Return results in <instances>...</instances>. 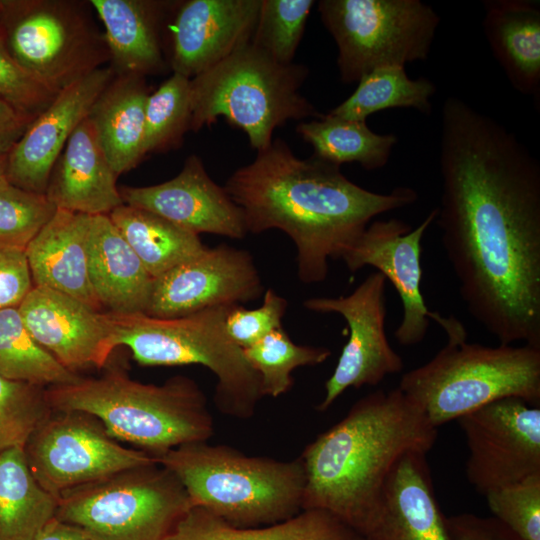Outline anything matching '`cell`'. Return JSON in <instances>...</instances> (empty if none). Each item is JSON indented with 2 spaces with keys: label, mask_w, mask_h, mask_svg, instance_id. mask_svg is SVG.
<instances>
[{
  "label": "cell",
  "mask_w": 540,
  "mask_h": 540,
  "mask_svg": "<svg viewBox=\"0 0 540 540\" xmlns=\"http://www.w3.org/2000/svg\"><path fill=\"white\" fill-rule=\"evenodd\" d=\"M452 540H523L495 517L461 513L446 517Z\"/></svg>",
  "instance_id": "obj_43"
},
{
  "label": "cell",
  "mask_w": 540,
  "mask_h": 540,
  "mask_svg": "<svg viewBox=\"0 0 540 540\" xmlns=\"http://www.w3.org/2000/svg\"><path fill=\"white\" fill-rule=\"evenodd\" d=\"M0 375L45 388L81 378L34 339L18 307L0 308Z\"/></svg>",
  "instance_id": "obj_33"
},
{
  "label": "cell",
  "mask_w": 540,
  "mask_h": 540,
  "mask_svg": "<svg viewBox=\"0 0 540 540\" xmlns=\"http://www.w3.org/2000/svg\"><path fill=\"white\" fill-rule=\"evenodd\" d=\"M55 211L45 194L7 185L0 190V244L25 249Z\"/></svg>",
  "instance_id": "obj_38"
},
{
  "label": "cell",
  "mask_w": 540,
  "mask_h": 540,
  "mask_svg": "<svg viewBox=\"0 0 540 540\" xmlns=\"http://www.w3.org/2000/svg\"><path fill=\"white\" fill-rule=\"evenodd\" d=\"M287 300L269 288L264 292L263 303L255 309L240 305L231 307L226 317V332L230 339L246 349L270 332L281 328L287 309Z\"/></svg>",
  "instance_id": "obj_41"
},
{
  "label": "cell",
  "mask_w": 540,
  "mask_h": 540,
  "mask_svg": "<svg viewBox=\"0 0 540 540\" xmlns=\"http://www.w3.org/2000/svg\"><path fill=\"white\" fill-rule=\"evenodd\" d=\"M23 451L36 481L58 498L127 469L157 463L151 454L120 444L95 417L76 411H53Z\"/></svg>",
  "instance_id": "obj_12"
},
{
  "label": "cell",
  "mask_w": 540,
  "mask_h": 540,
  "mask_svg": "<svg viewBox=\"0 0 540 540\" xmlns=\"http://www.w3.org/2000/svg\"><path fill=\"white\" fill-rule=\"evenodd\" d=\"M18 310L34 339L71 371L102 368L115 349L109 312L70 295L33 286Z\"/></svg>",
  "instance_id": "obj_17"
},
{
  "label": "cell",
  "mask_w": 540,
  "mask_h": 540,
  "mask_svg": "<svg viewBox=\"0 0 540 540\" xmlns=\"http://www.w3.org/2000/svg\"><path fill=\"white\" fill-rule=\"evenodd\" d=\"M231 307H212L177 318L109 312L113 344L129 348L141 366L199 364L208 368L217 377L213 400L218 411L248 419L263 396L258 373L226 332Z\"/></svg>",
  "instance_id": "obj_8"
},
{
  "label": "cell",
  "mask_w": 540,
  "mask_h": 540,
  "mask_svg": "<svg viewBox=\"0 0 540 540\" xmlns=\"http://www.w3.org/2000/svg\"><path fill=\"white\" fill-rule=\"evenodd\" d=\"M321 21L334 39L344 84L375 68L426 61L440 24L420 0H320Z\"/></svg>",
  "instance_id": "obj_10"
},
{
  "label": "cell",
  "mask_w": 540,
  "mask_h": 540,
  "mask_svg": "<svg viewBox=\"0 0 540 540\" xmlns=\"http://www.w3.org/2000/svg\"><path fill=\"white\" fill-rule=\"evenodd\" d=\"M59 93V92H58ZM20 65L0 36V99L33 122L58 94Z\"/></svg>",
  "instance_id": "obj_40"
},
{
  "label": "cell",
  "mask_w": 540,
  "mask_h": 540,
  "mask_svg": "<svg viewBox=\"0 0 540 540\" xmlns=\"http://www.w3.org/2000/svg\"><path fill=\"white\" fill-rule=\"evenodd\" d=\"M104 26V39L115 74L147 76L165 68L161 24L170 2L91 0Z\"/></svg>",
  "instance_id": "obj_26"
},
{
  "label": "cell",
  "mask_w": 540,
  "mask_h": 540,
  "mask_svg": "<svg viewBox=\"0 0 540 540\" xmlns=\"http://www.w3.org/2000/svg\"><path fill=\"white\" fill-rule=\"evenodd\" d=\"M191 507L176 476L152 463L61 494L55 517L100 540H165Z\"/></svg>",
  "instance_id": "obj_9"
},
{
  "label": "cell",
  "mask_w": 540,
  "mask_h": 540,
  "mask_svg": "<svg viewBox=\"0 0 540 540\" xmlns=\"http://www.w3.org/2000/svg\"><path fill=\"white\" fill-rule=\"evenodd\" d=\"M53 411H76L98 419L116 440L152 456L175 447L206 442L214 422L205 394L192 379L178 375L162 385L131 379L113 368L100 377L46 388Z\"/></svg>",
  "instance_id": "obj_4"
},
{
  "label": "cell",
  "mask_w": 540,
  "mask_h": 540,
  "mask_svg": "<svg viewBox=\"0 0 540 540\" xmlns=\"http://www.w3.org/2000/svg\"><path fill=\"white\" fill-rule=\"evenodd\" d=\"M437 212V208L432 209L416 228L398 218L374 221L339 255L350 272L371 266L395 287L402 301L403 317L394 336L403 346L421 343L430 319L437 322L441 317L429 311L420 289L421 242Z\"/></svg>",
  "instance_id": "obj_15"
},
{
  "label": "cell",
  "mask_w": 540,
  "mask_h": 540,
  "mask_svg": "<svg viewBox=\"0 0 540 540\" xmlns=\"http://www.w3.org/2000/svg\"><path fill=\"white\" fill-rule=\"evenodd\" d=\"M262 292L251 254L222 243L207 247L155 278L145 314L177 318L212 307L247 303Z\"/></svg>",
  "instance_id": "obj_16"
},
{
  "label": "cell",
  "mask_w": 540,
  "mask_h": 540,
  "mask_svg": "<svg viewBox=\"0 0 540 540\" xmlns=\"http://www.w3.org/2000/svg\"><path fill=\"white\" fill-rule=\"evenodd\" d=\"M296 132L312 146L313 156L338 166L356 162L368 171L386 166L398 142L394 134L374 132L366 121L346 119L329 112L299 123Z\"/></svg>",
  "instance_id": "obj_31"
},
{
  "label": "cell",
  "mask_w": 540,
  "mask_h": 540,
  "mask_svg": "<svg viewBox=\"0 0 540 540\" xmlns=\"http://www.w3.org/2000/svg\"><path fill=\"white\" fill-rule=\"evenodd\" d=\"M184 487L192 506L238 528L285 521L303 510L302 458L248 456L230 446L188 443L155 456Z\"/></svg>",
  "instance_id": "obj_5"
},
{
  "label": "cell",
  "mask_w": 540,
  "mask_h": 540,
  "mask_svg": "<svg viewBox=\"0 0 540 540\" xmlns=\"http://www.w3.org/2000/svg\"><path fill=\"white\" fill-rule=\"evenodd\" d=\"M483 31L511 86L540 99V3L536 0H485Z\"/></svg>",
  "instance_id": "obj_25"
},
{
  "label": "cell",
  "mask_w": 540,
  "mask_h": 540,
  "mask_svg": "<svg viewBox=\"0 0 540 540\" xmlns=\"http://www.w3.org/2000/svg\"><path fill=\"white\" fill-rule=\"evenodd\" d=\"M117 177L87 116L57 159L45 195L56 209L88 216L109 215L124 204Z\"/></svg>",
  "instance_id": "obj_22"
},
{
  "label": "cell",
  "mask_w": 540,
  "mask_h": 540,
  "mask_svg": "<svg viewBox=\"0 0 540 540\" xmlns=\"http://www.w3.org/2000/svg\"><path fill=\"white\" fill-rule=\"evenodd\" d=\"M31 122L0 99V152L8 153Z\"/></svg>",
  "instance_id": "obj_44"
},
{
  "label": "cell",
  "mask_w": 540,
  "mask_h": 540,
  "mask_svg": "<svg viewBox=\"0 0 540 540\" xmlns=\"http://www.w3.org/2000/svg\"><path fill=\"white\" fill-rule=\"evenodd\" d=\"M58 502L36 481L22 448L0 454V540H35Z\"/></svg>",
  "instance_id": "obj_29"
},
{
  "label": "cell",
  "mask_w": 540,
  "mask_h": 540,
  "mask_svg": "<svg viewBox=\"0 0 540 540\" xmlns=\"http://www.w3.org/2000/svg\"><path fill=\"white\" fill-rule=\"evenodd\" d=\"M108 216L154 279L207 249L199 235L150 211L123 204Z\"/></svg>",
  "instance_id": "obj_30"
},
{
  "label": "cell",
  "mask_w": 540,
  "mask_h": 540,
  "mask_svg": "<svg viewBox=\"0 0 540 540\" xmlns=\"http://www.w3.org/2000/svg\"><path fill=\"white\" fill-rule=\"evenodd\" d=\"M435 221L469 314L499 344L540 348V163L458 96L442 106Z\"/></svg>",
  "instance_id": "obj_1"
},
{
  "label": "cell",
  "mask_w": 540,
  "mask_h": 540,
  "mask_svg": "<svg viewBox=\"0 0 540 540\" xmlns=\"http://www.w3.org/2000/svg\"><path fill=\"white\" fill-rule=\"evenodd\" d=\"M90 223L91 216L56 209L25 254L34 286L60 291L101 311L88 273Z\"/></svg>",
  "instance_id": "obj_23"
},
{
  "label": "cell",
  "mask_w": 540,
  "mask_h": 540,
  "mask_svg": "<svg viewBox=\"0 0 540 540\" xmlns=\"http://www.w3.org/2000/svg\"><path fill=\"white\" fill-rule=\"evenodd\" d=\"M386 278L370 273L349 295L306 299L313 312L337 313L349 328L337 365L325 383V396L317 410H327L348 388L376 386L386 376L402 371L401 356L391 347L386 331Z\"/></svg>",
  "instance_id": "obj_14"
},
{
  "label": "cell",
  "mask_w": 540,
  "mask_h": 540,
  "mask_svg": "<svg viewBox=\"0 0 540 540\" xmlns=\"http://www.w3.org/2000/svg\"><path fill=\"white\" fill-rule=\"evenodd\" d=\"M457 420L468 447L467 479L483 496L540 473V406L503 398Z\"/></svg>",
  "instance_id": "obj_13"
},
{
  "label": "cell",
  "mask_w": 540,
  "mask_h": 540,
  "mask_svg": "<svg viewBox=\"0 0 540 540\" xmlns=\"http://www.w3.org/2000/svg\"><path fill=\"white\" fill-rule=\"evenodd\" d=\"M262 0H187L176 5L170 66L188 79L251 41Z\"/></svg>",
  "instance_id": "obj_20"
},
{
  "label": "cell",
  "mask_w": 540,
  "mask_h": 540,
  "mask_svg": "<svg viewBox=\"0 0 540 540\" xmlns=\"http://www.w3.org/2000/svg\"><path fill=\"white\" fill-rule=\"evenodd\" d=\"M52 413L45 387L0 375V454L23 449Z\"/></svg>",
  "instance_id": "obj_36"
},
{
  "label": "cell",
  "mask_w": 540,
  "mask_h": 540,
  "mask_svg": "<svg viewBox=\"0 0 540 540\" xmlns=\"http://www.w3.org/2000/svg\"><path fill=\"white\" fill-rule=\"evenodd\" d=\"M446 335V345L398 386L435 427L503 398L540 406V348L467 343L464 326Z\"/></svg>",
  "instance_id": "obj_6"
},
{
  "label": "cell",
  "mask_w": 540,
  "mask_h": 540,
  "mask_svg": "<svg viewBox=\"0 0 540 540\" xmlns=\"http://www.w3.org/2000/svg\"><path fill=\"white\" fill-rule=\"evenodd\" d=\"M114 75L111 67H101L59 91L8 152L10 184L46 193L53 167L68 139Z\"/></svg>",
  "instance_id": "obj_19"
},
{
  "label": "cell",
  "mask_w": 540,
  "mask_h": 540,
  "mask_svg": "<svg viewBox=\"0 0 540 540\" xmlns=\"http://www.w3.org/2000/svg\"><path fill=\"white\" fill-rule=\"evenodd\" d=\"M191 117L190 79L172 73L146 101L145 155L178 148L190 131Z\"/></svg>",
  "instance_id": "obj_35"
},
{
  "label": "cell",
  "mask_w": 540,
  "mask_h": 540,
  "mask_svg": "<svg viewBox=\"0 0 540 540\" xmlns=\"http://www.w3.org/2000/svg\"><path fill=\"white\" fill-rule=\"evenodd\" d=\"M1 7H2V0H0V10H1Z\"/></svg>",
  "instance_id": "obj_47"
},
{
  "label": "cell",
  "mask_w": 540,
  "mask_h": 540,
  "mask_svg": "<svg viewBox=\"0 0 540 540\" xmlns=\"http://www.w3.org/2000/svg\"><path fill=\"white\" fill-rule=\"evenodd\" d=\"M364 540H452L435 498L426 454H406L388 477Z\"/></svg>",
  "instance_id": "obj_21"
},
{
  "label": "cell",
  "mask_w": 540,
  "mask_h": 540,
  "mask_svg": "<svg viewBox=\"0 0 540 540\" xmlns=\"http://www.w3.org/2000/svg\"><path fill=\"white\" fill-rule=\"evenodd\" d=\"M435 93L436 86L431 80L425 77L411 79L403 66H382L364 75L354 92L329 113L358 121H366L376 112L394 108H412L429 115Z\"/></svg>",
  "instance_id": "obj_32"
},
{
  "label": "cell",
  "mask_w": 540,
  "mask_h": 540,
  "mask_svg": "<svg viewBox=\"0 0 540 540\" xmlns=\"http://www.w3.org/2000/svg\"><path fill=\"white\" fill-rule=\"evenodd\" d=\"M33 286L25 249L0 244V308L18 307Z\"/></svg>",
  "instance_id": "obj_42"
},
{
  "label": "cell",
  "mask_w": 540,
  "mask_h": 540,
  "mask_svg": "<svg viewBox=\"0 0 540 540\" xmlns=\"http://www.w3.org/2000/svg\"><path fill=\"white\" fill-rule=\"evenodd\" d=\"M145 77L115 74L92 105L88 118L117 176L136 167L144 152Z\"/></svg>",
  "instance_id": "obj_27"
},
{
  "label": "cell",
  "mask_w": 540,
  "mask_h": 540,
  "mask_svg": "<svg viewBox=\"0 0 540 540\" xmlns=\"http://www.w3.org/2000/svg\"><path fill=\"white\" fill-rule=\"evenodd\" d=\"M88 273L102 308L115 314L145 313L154 278L108 215L91 216Z\"/></svg>",
  "instance_id": "obj_24"
},
{
  "label": "cell",
  "mask_w": 540,
  "mask_h": 540,
  "mask_svg": "<svg viewBox=\"0 0 540 540\" xmlns=\"http://www.w3.org/2000/svg\"><path fill=\"white\" fill-rule=\"evenodd\" d=\"M165 540H364L332 513L303 509L285 521L265 527L238 528L192 506Z\"/></svg>",
  "instance_id": "obj_28"
},
{
  "label": "cell",
  "mask_w": 540,
  "mask_h": 540,
  "mask_svg": "<svg viewBox=\"0 0 540 540\" xmlns=\"http://www.w3.org/2000/svg\"><path fill=\"white\" fill-rule=\"evenodd\" d=\"M308 75L307 66L279 63L249 42L190 79V131L223 117L261 151L286 122L323 115L300 92Z\"/></svg>",
  "instance_id": "obj_7"
},
{
  "label": "cell",
  "mask_w": 540,
  "mask_h": 540,
  "mask_svg": "<svg viewBox=\"0 0 540 540\" xmlns=\"http://www.w3.org/2000/svg\"><path fill=\"white\" fill-rule=\"evenodd\" d=\"M123 203L157 214L192 232L242 239L248 233L240 207L206 171L201 158L189 155L174 178L152 186H121Z\"/></svg>",
  "instance_id": "obj_18"
},
{
  "label": "cell",
  "mask_w": 540,
  "mask_h": 540,
  "mask_svg": "<svg viewBox=\"0 0 540 540\" xmlns=\"http://www.w3.org/2000/svg\"><path fill=\"white\" fill-rule=\"evenodd\" d=\"M252 368L260 378L262 396L278 397L293 385L291 373L298 367L316 366L326 361L330 349L295 344L282 327L252 346L243 349Z\"/></svg>",
  "instance_id": "obj_34"
},
{
  "label": "cell",
  "mask_w": 540,
  "mask_h": 540,
  "mask_svg": "<svg viewBox=\"0 0 540 540\" xmlns=\"http://www.w3.org/2000/svg\"><path fill=\"white\" fill-rule=\"evenodd\" d=\"M224 188L242 210L248 233L279 229L291 238L298 277L306 284L324 281L329 259H339L373 218L418 199L410 187L369 191L338 165L313 155L298 158L281 138L234 171Z\"/></svg>",
  "instance_id": "obj_2"
},
{
  "label": "cell",
  "mask_w": 540,
  "mask_h": 540,
  "mask_svg": "<svg viewBox=\"0 0 540 540\" xmlns=\"http://www.w3.org/2000/svg\"><path fill=\"white\" fill-rule=\"evenodd\" d=\"M484 496L493 517L523 540H540V473Z\"/></svg>",
  "instance_id": "obj_39"
},
{
  "label": "cell",
  "mask_w": 540,
  "mask_h": 540,
  "mask_svg": "<svg viewBox=\"0 0 540 540\" xmlns=\"http://www.w3.org/2000/svg\"><path fill=\"white\" fill-rule=\"evenodd\" d=\"M313 0H262L251 43L275 61L293 63Z\"/></svg>",
  "instance_id": "obj_37"
},
{
  "label": "cell",
  "mask_w": 540,
  "mask_h": 540,
  "mask_svg": "<svg viewBox=\"0 0 540 540\" xmlns=\"http://www.w3.org/2000/svg\"><path fill=\"white\" fill-rule=\"evenodd\" d=\"M8 153L0 152V190L9 185L7 176Z\"/></svg>",
  "instance_id": "obj_46"
},
{
  "label": "cell",
  "mask_w": 540,
  "mask_h": 540,
  "mask_svg": "<svg viewBox=\"0 0 540 540\" xmlns=\"http://www.w3.org/2000/svg\"><path fill=\"white\" fill-rule=\"evenodd\" d=\"M0 36L12 57L58 93L110 60L84 5L63 0H2Z\"/></svg>",
  "instance_id": "obj_11"
},
{
  "label": "cell",
  "mask_w": 540,
  "mask_h": 540,
  "mask_svg": "<svg viewBox=\"0 0 540 540\" xmlns=\"http://www.w3.org/2000/svg\"><path fill=\"white\" fill-rule=\"evenodd\" d=\"M436 438L437 427L398 387L362 397L300 455L302 508L328 511L364 537L397 463L411 452L427 454Z\"/></svg>",
  "instance_id": "obj_3"
},
{
  "label": "cell",
  "mask_w": 540,
  "mask_h": 540,
  "mask_svg": "<svg viewBox=\"0 0 540 540\" xmlns=\"http://www.w3.org/2000/svg\"><path fill=\"white\" fill-rule=\"evenodd\" d=\"M35 540H100L85 528L54 517Z\"/></svg>",
  "instance_id": "obj_45"
}]
</instances>
